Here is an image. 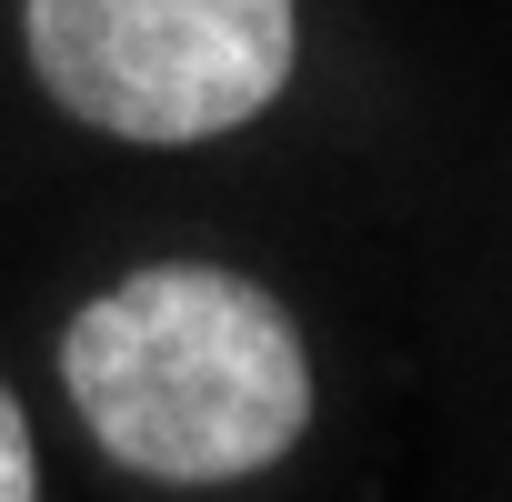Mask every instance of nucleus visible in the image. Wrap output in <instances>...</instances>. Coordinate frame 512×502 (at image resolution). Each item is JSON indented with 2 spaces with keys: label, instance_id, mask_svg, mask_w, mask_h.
<instances>
[{
  "label": "nucleus",
  "instance_id": "1",
  "mask_svg": "<svg viewBox=\"0 0 512 502\" xmlns=\"http://www.w3.org/2000/svg\"><path fill=\"white\" fill-rule=\"evenodd\" d=\"M61 382L91 442L151 482L262 472L312 422V362L292 312L241 272H201V262H161L81 302L61 342Z\"/></svg>",
  "mask_w": 512,
  "mask_h": 502
},
{
  "label": "nucleus",
  "instance_id": "3",
  "mask_svg": "<svg viewBox=\"0 0 512 502\" xmlns=\"http://www.w3.org/2000/svg\"><path fill=\"white\" fill-rule=\"evenodd\" d=\"M0 502H41V462H31V422L0 392Z\"/></svg>",
  "mask_w": 512,
  "mask_h": 502
},
{
  "label": "nucleus",
  "instance_id": "2",
  "mask_svg": "<svg viewBox=\"0 0 512 502\" xmlns=\"http://www.w3.org/2000/svg\"><path fill=\"white\" fill-rule=\"evenodd\" d=\"M41 91L111 141H211L292 81V0H21Z\"/></svg>",
  "mask_w": 512,
  "mask_h": 502
}]
</instances>
